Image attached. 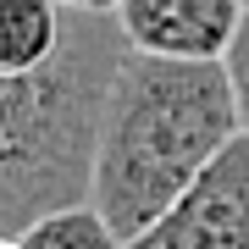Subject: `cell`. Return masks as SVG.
<instances>
[{
  "instance_id": "3",
  "label": "cell",
  "mask_w": 249,
  "mask_h": 249,
  "mask_svg": "<svg viewBox=\"0 0 249 249\" xmlns=\"http://www.w3.org/2000/svg\"><path fill=\"white\" fill-rule=\"evenodd\" d=\"M127 249H249V133L232 139Z\"/></svg>"
},
{
  "instance_id": "5",
  "label": "cell",
  "mask_w": 249,
  "mask_h": 249,
  "mask_svg": "<svg viewBox=\"0 0 249 249\" xmlns=\"http://www.w3.org/2000/svg\"><path fill=\"white\" fill-rule=\"evenodd\" d=\"M67 28L61 0H0V78L45 67Z\"/></svg>"
},
{
  "instance_id": "2",
  "label": "cell",
  "mask_w": 249,
  "mask_h": 249,
  "mask_svg": "<svg viewBox=\"0 0 249 249\" xmlns=\"http://www.w3.org/2000/svg\"><path fill=\"white\" fill-rule=\"evenodd\" d=\"M238 133L244 116L227 61H172L127 50L100 133L89 205L133 244Z\"/></svg>"
},
{
  "instance_id": "8",
  "label": "cell",
  "mask_w": 249,
  "mask_h": 249,
  "mask_svg": "<svg viewBox=\"0 0 249 249\" xmlns=\"http://www.w3.org/2000/svg\"><path fill=\"white\" fill-rule=\"evenodd\" d=\"M61 6H78V11H116L122 0H61Z\"/></svg>"
},
{
  "instance_id": "4",
  "label": "cell",
  "mask_w": 249,
  "mask_h": 249,
  "mask_svg": "<svg viewBox=\"0 0 249 249\" xmlns=\"http://www.w3.org/2000/svg\"><path fill=\"white\" fill-rule=\"evenodd\" d=\"M244 17L249 0H122L116 6L127 45L172 61H227Z\"/></svg>"
},
{
  "instance_id": "9",
  "label": "cell",
  "mask_w": 249,
  "mask_h": 249,
  "mask_svg": "<svg viewBox=\"0 0 249 249\" xmlns=\"http://www.w3.org/2000/svg\"><path fill=\"white\" fill-rule=\"evenodd\" d=\"M0 249H22V244H17V238H0Z\"/></svg>"
},
{
  "instance_id": "1",
  "label": "cell",
  "mask_w": 249,
  "mask_h": 249,
  "mask_svg": "<svg viewBox=\"0 0 249 249\" xmlns=\"http://www.w3.org/2000/svg\"><path fill=\"white\" fill-rule=\"evenodd\" d=\"M127 50L133 45L116 11L67 6V28L50 61L0 78V232L6 238H22L34 222L94 199L100 133Z\"/></svg>"
},
{
  "instance_id": "6",
  "label": "cell",
  "mask_w": 249,
  "mask_h": 249,
  "mask_svg": "<svg viewBox=\"0 0 249 249\" xmlns=\"http://www.w3.org/2000/svg\"><path fill=\"white\" fill-rule=\"evenodd\" d=\"M17 244L22 249H127V238L94 211V205H72V211L45 216V222H34Z\"/></svg>"
},
{
  "instance_id": "7",
  "label": "cell",
  "mask_w": 249,
  "mask_h": 249,
  "mask_svg": "<svg viewBox=\"0 0 249 249\" xmlns=\"http://www.w3.org/2000/svg\"><path fill=\"white\" fill-rule=\"evenodd\" d=\"M227 72H232V94H238V116H244V133H249V17H244L238 39H232V50H227Z\"/></svg>"
}]
</instances>
